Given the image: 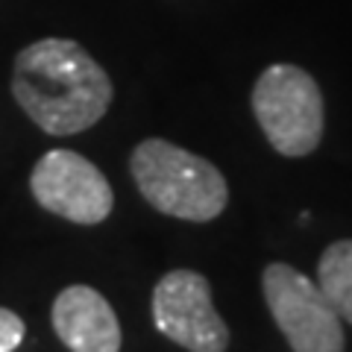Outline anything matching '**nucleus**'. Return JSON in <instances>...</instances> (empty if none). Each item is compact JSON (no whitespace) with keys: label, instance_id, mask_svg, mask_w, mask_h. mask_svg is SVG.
Returning <instances> with one entry per match:
<instances>
[{"label":"nucleus","instance_id":"obj_1","mask_svg":"<svg viewBox=\"0 0 352 352\" xmlns=\"http://www.w3.org/2000/svg\"><path fill=\"white\" fill-rule=\"evenodd\" d=\"M12 94L47 135H76L100 124L112 106L115 85L82 44L41 38L15 56Z\"/></svg>","mask_w":352,"mask_h":352},{"label":"nucleus","instance_id":"obj_2","mask_svg":"<svg viewBox=\"0 0 352 352\" xmlns=\"http://www.w3.org/2000/svg\"><path fill=\"white\" fill-rule=\"evenodd\" d=\"M129 173L138 194L156 212L176 220L208 223L229 203L223 173L208 159L164 138L141 141L129 156Z\"/></svg>","mask_w":352,"mask_h":352},{"label":"nucleus","instance_id":"obj_3","mask_svg":"<svg viewBox=\"0 0 352 352\" xmlns=\"http://www.w3.org/2000/svg\"><path fill=\"white\" fill-rule=\"evenodd\" d=\"M252 115L279 156L300 159L320 147L326 106L308 71L279 62L264 68L252 85Z\"/></svg>","mask_w":352,"mask_h":352},{"label":"nucleus","instance_id":"obj_4","mask_svg":"<svg viewBox=\"0 0 352 352\" xmlns=\"http://www.w3.org/2000/svg\"><path fill=\"white\" fill-rule=\"evenodd\" d=\"M261 291L294 352H344L346 338L335 305L305 273L285 261H273L261 273Z\"/></svg>","mask_w":352,"mask_h":352},{"label":"nucleus","instance_id":"obj_5","mask_svg":"<svg viewBox=\"0 0 352 352\" xmlns=\"http://www.w3.org/2000/svg\"><path fill=\"white\" fill-rule=\"evenodd\" d=\"M30 191L44 212L80 226H94L112 214L115 191L91 159L74 150H50L30 173Z\"/></svg>","mask_w":352,"mask_h":352},{"label":"nucleus","instance_id":"obj_6","mask_svg":"<svg viewBox=\"0 0 352 352\" xmlns=\"http://www.w3.org/2000/svg\"><path fill=\"white\" fill-rule=\"evenodd\" d=\"M153 323L188 352H226L229 329L212 302V285L197 270H170L153 288Z\"/></svg>","mask_w":352,"mask_h":352},{"label":"nucleus","instance_id":"obj_7","mask_svg":"<svg viewBox=\"0 0 352 352\" xmlns=\"http://www.w3.org/2000/svg\"><path fill=\"white\" fill-rule=\"evenodd\" d=\"M53 329L71 352H120V323L109 300L88 288L71 285L53 300Z\"/></svg>","mask_w":352,"mask_h":352},{"label":"nucleus","instance_id":"obj_8","mask_svg":"<svg viewBox=\"0 0 352 352\" xmlns=\"http://www.w3.org/2000/svg\"><path fill=\"white\" fill-rule=\"evenodd\" d=\"M317 285L335 305L340 320L352 323V241H335L317 261Z\"/></svg>","mask_w":352,"mask_h":352},{"label":"nucleus","instance_id":"obj_9","mask_svg":"<svg viewBox=\"0 0 352 352\" xmlns=\"http://www.w3.org/2000/svg\"><path fill=\"white\" fill-rule=\"evenodd\" d=\"M24 335H27L24 320L9 308H0V352H15L24 344Z\"/></svg>","mask_w":352,"mask_h":352}]
</instances>
